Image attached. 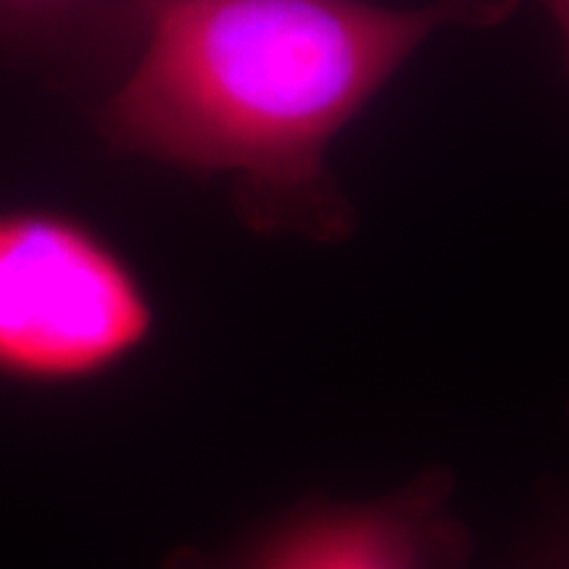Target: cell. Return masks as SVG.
Wrapping results in <instances>:
<instances>
[{"label":"cell","mask_w":569,"mask_h":569,"mask_svg":"<svg viewBox=\"0 0 569 569\" xmlns=\"http://www.w3.org/2000/svg\"><path fill=\"white\" fill-rule=\"evenodd\" d=\"M515 0H138L142 51L101 111L122 151L232 174L261 232L338 240L353 209L327 148L427 38L490 24Z\"/></svg>","instance_id":"cell-1"},{"label":"cell","mask_w":569,"mask_h":569,"mask_svg":"<svg viewBox=\"0 0 569 569\" xmlns=\"http://www.w3.org/2000/svg\"><path fill=\"white\" fill-rule=\"evenodd\" d=\"M138 272L90 227L53 211L0 213V377L67 388L111 375L153 336Z\"/></svg>","instance_id":"cell-2"},{"label":"cell","mask_w":569,"mask_h":569,"mask_svg":"<svg viewBox=\"0 0 569 569\" xmlns=\"http://www.w3.org/2000/svg\"><path fill=\"white\" fill-rule=\"evenodd\" d=\"M453 490V475L430 467L372 501H303L224 549L180 546L163 569H467L475 536Z\"/></svg>","instance_id":"cell-3"},{"label":"cell","mask_w":569,"mask_h":569,"mask_svg":"<svg viewBox=\"0 0 569 569\" xmlns=\"http://www.w3.org/2000/svg\"><path fill=\"white\" fill-rule=\"evenodd\" d=\"M98 0H0V38H38L61 30Z\"/></svg>","instance_id":"cell-4"},{"label":"cell","mask_w":569,"mask_h":569,"mask_svg":"<svg viewBox=\"0 0 569 569\" xmlns=\"http://www.w3.org/2000/svg\"><path fill=\"white\" fill-rule=\"evenodd\" d=\"M546 3H549V6H551V11L557 13V17H559V0H546ZM561 3H565V0H561Z\"/></svg>","instance_id":"cell-5"}]
</instances>
